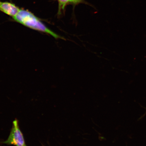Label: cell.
<instances>
[{
	"label": "cell",
	"mask_w": 146,
	"mask_h": 146,
	"mask_svg": "<svg viewBox=\"0 0 146 146\" xmlns=\"http://www.w3.org/2000/svg\"><path fill=\"white\" fill-rule=\"evenodd\" d=\"M3 143L15 146H27L17 119H15L13 122L12 127L8 137Z\"/></svg>",
	"instance_id": "cell-2"
},
{
	"label": "cell",
	"mask_w": 146,
	"mask_h": 146,
	"mask_svg": "<svg viewBox=\"0 0 146 146\" xmlns=\"http://www.w3.org/2000/svg\"><path fill=\"white\" fill-rule=\"evenodd\" d=\"M59 4V14H61L62 11L64 10L65 7L69 4H77L81 3L83 0H57Z\"/></svg>",
	"instance_id": "cell-4"
},
{
	"label": "cell",
	"mask_w": 146,
	"mask_h": 146,
	"mask_svg": "<svg viewBox=\"0 0 146 146\" xmlns=\"http://www.w3.org/2000/svg\"><path fill=\"white\" fill-rule=\"evenodd\" d=\"M19 7L14 3L9 2H3L0 0V11L11 16L16 15L20 10Z\"/></svg>",
	"instance_id": "cell-3"
},
{
	"label": "cell",
	"mask_w": 146,
	"mask_h": 146,
	"mask_svg": "<svg viewBox=\"0 0 146 146\" xmlns=\"http://www.w3.org/2000/svg\"><path fill=\"white\" fill-rule=\"evenodd\" d=\"M12 18L16 22L29 28L38 31L46 33L56 39H63L48 29L39 18L28 10L20 9L18 13Z\"/></svg>",
	"instance_id": "cell-1"
}]
</instances>
